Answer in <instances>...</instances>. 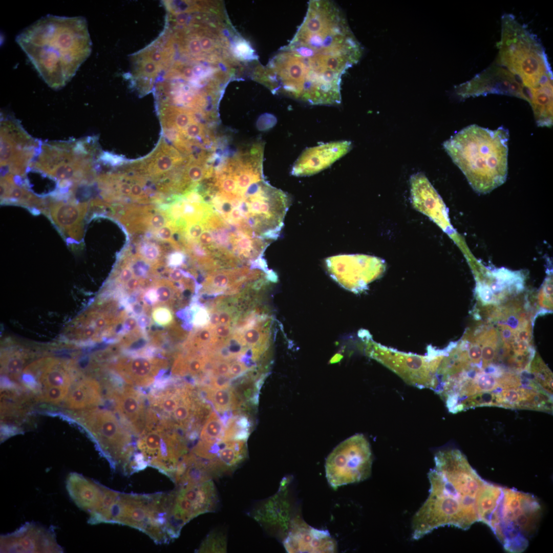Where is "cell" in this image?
I'll list each match as a JSON object with an SVG mask.
<instances>
[{"instance_id": "b9f144b4", "label": "cell", "mask_w": 553, "mask_h": 553, "mask_svg": "<svg viewBox=\"0 0 553 553\" xmlns=\"http://www.w3.org/2000/svg\"><path fill=\"white\" fill-rule=\"evenodd\" d=\"M230 378V377L228 375H217L212 378L211 381L212 388L217 389L228 388Z\"/></svg>"}, {"instance_id": "5bb4252c", "label": "cell", "mask_w": 553, "mask_h": 553, "mask_svg": "<svg viewBox=\"0 0 553 553\" xmlns=\"http://www.w3.org/2000/svg\"><path fill=\"white\" fill-rule=\"evenodd\" d=\"M327 270L337 283L353 292L365 289L384 270L383 263L365 255H338L325 260Z\"/></svg>"}, {"instance_id": "ba28073f", "label": "cell", "mask_w": 553, "mask_h": 553, "mask_svg": "<svg viewBox=\"0 0 553 553\" xmlns=\"http://www.w3.org/2000/svg\"><path fill=\"white\" fill-rule=\"evenodd\" d=\"M361 336L367 356L392 371L410 385L419 389L435 390L437 372L444 350L435 349L431 346L427 354L417 355L382 346L374 341L366 332Z\"/></svg>"}, {"instance_id": "f35d334b", "label": "cell", "mask_w": 553, "mask_h": 553, "mask_svg": "<svg viewBox=\"0 0 553 553\" xmlns=\"http://www.w3.org/2000/svg\"><path fill=\"white\" fill-rule=\"evenodd\" d=\"M156 290L158 301L162 303L168 302L171 299L172 291L170 287L164 285H159Z\"/></svg>"}, {"instance_id": "d6986e66", "label": "cell", "mask_w": 553, "mask_h": 553, "mask_svg": "<svg viewBox=\"0 0 553 553\" xmlns=\"http://www.w3.org/2000/svg\"><path fill=\"white\" fill-rule=\"evenodd\" d=\"M181 152L161 138L156 148L145 158L131 163L126 168L138 174L153 178L168 176L186 163Z\"/></svg>"}, {"instance_id": "91938a15", "label": "cell", "mask_w": 553, "mask_h": 553, "mask_svg": "<svg viewBox=\"0 0 553 553\" xmlns=\"http://www.w3.org/2000/svg\"><path fill=\"white\" fill-rule=\"evenodd\" d=\"M133 311L137 314H140L142 311L141 306L138 304H135L133 306Z\"/></svg>"}, {"instance_id": "3957f363", "label": "cell", "mask_w": 553, "mask_h": 553, "mask_svg": "<svg viewBox=\"0 0 553 553\" xmlns=\"http://www.w3.org/2000/svg\"><path fill=\"white\" fill-rule=\"evenodd\" d=\"M15 40L54 90L71 80L92 51L87 22L82 16L48 14L24 29Z\"/></svg>"}, {"instance_id": "bcb514c9", "label": "cell", "mask_w": 553, "mask_h": 553, "mask_svg": "<svg viewBox=\"0 0 553 553\" xmlns=\"http://www.w3.org/2000/svg\"><path fill=\"white\" fill-rule=\"evenodd\" d=\"M214 329L215 335L222 337L228 336L231 332L230 328L228 325H218Z\"/></svg>"}, {"instance_id": "277c9868", "label": "cell", "mask_w": 553, "mask_h": 553, "mask_svg": "<svg viewBox=\"0 0 553 553\" xmlns=\"http://www.w3.org/2000/svg\"><path fill=\"white\" fill-rule=\"evenodd\" d=\"M509 132L472 124L443 142L445 151L477 192L486 193L502 184L508 168Z\"/></svg>"}, {"instance_id": "d6a6232c", "label": "cell", "mask_w": 553, "mask_h": 553, "mask_svg": "<svg viewBox=\"0 0 553 553\" xmlns=\"http://www.w3.org/2000/svg\"><path fill=\"white\" fill-rule=\"evenodd\" d=\"M68 391V388L54 387L45 388L40 398L48 402H59L66 397Z\"/></svg>"}, {"instance_id": "52a82bcc", "label": "cell", "mask_w": 553, "mask_h": 553, "mask_svg": "<svg viewBox=\"0 0 553 553\" xmlns=\"http://www.w3.org/2000/svg\"><path fill=\"white\" fill-rule=\"evenodd\" d=\"M108 523L136 528L158 544L169 542L166 493H119Z\"/></svg>"}, {"instance_id": "7402d4cb", "label": "cell", "mask_w": 553, "mask_h": 553, "mask_svg": "<svg viewBox=\"0 0 553 553\" xmlns=\"http://www.w3.org/2000/svg\"><path fill=\"white\" fill-rule=\"evenodd\" d=\"M165 363L161 360L138 357L121 359L117 372L130 385L139 387L151 385Z\"/></svg>"}, {"instance_id": "484cf974", "label": "cell", "mask_w": 553, "mask_h": 553, "mask_svg": "<svg viewBox=\"0 0 553 553\" xmlns=\"http://www.w3.org/2000/svg\"><path fill=\"white\" fill-rule=\"evenodd\" d=\"M503 487L485 481L478 494L477 508L479 522L488 526Z\"/></svg>"}, {"instance_id": "60d3db41", "label": "cell", "mask_w": 553, "mask_h": 553, "mask_svg": "<svg viewBox=\"0 0 553 553\" xmlns=\"http://www.w3.org/2000/svg\"><path fill=\"white\" fill-rule=\"evenodd\" d=\"M198 241L201 245L205 247L207 249L210 248L214 242L211 231L208 229H205L199 237Z\"/></svg>"}, {"instance_id": "603a6c76", "label": "cell", "mask_w": 553, "mask_h": 553, "mask_svg": "<svg viewBox=\"0 0 553 553\" xmlns=\"http://www.w3.org/2000/svg\"><path fill=\"white\" fill-rule=\"evenodd\" d=\"M86 208L85 204L72 202H53L50 205L51 215L56 224L75 239L80 237L81 222Z\"/></svg>"}, {"instance_id": "f546056e", "label": "cell", "mask_w": 553, "mask_h": 553, "mask_svg": "<svg viewBox=\"0 0 553 553\" xmlns=\"http://www.w3.org/2000/svg\"><path fill=\"white\" fill-rule=\"evenodd\" d=\"M530 371L535 377V380L545 391L552 394V374L541 359L537 356L533 359Z\"/></svg>"}, {"instance_id": "7bdbcfd3", "label": "cell", "mask_w": 553, "mask_h": 553, "mask_svg": "<svg viewBox=\"0 0 553 553\" xmlns=\"http://www.w3.org/2000/svg\"><path fill=\"white\" fill-rule=\"evenodd\" d=\"M229 369L230 365L227 361H221L215 364L212 373L216 375L229 376Z\"/></svg>"}, {"instance_id": "7a4b0ae2", "label": "cell", "mask_w": 553, "mask_h": 553, "mask_svg": "<svg viewBox=\"0 0 553 553\" xmlns=\"http://www.w3.org/2000/svg\"><path fill=\"white\" fill-rule=\"evenodd\" d=\"M434 462L428 474L429 496L412 518V539L414 540L440 527L466 530L479 522L477 499L485 481L458 449L438 451Z\"/></svg>"}, {"instance_id": "f6af8a7d", "label": "cell", "mask_w": 553, "mask_h": 553, "mask_svg": "<svg viewBox=\"0 0 553 553\" xmlns=\"http://www.w3.org/2000/svg\"><path fill=\"white\" fill-rule=\"evenodd\" d=\"M246 369V368L243 363L239 361L234 362L230 366L229 376L230 378L238 376L244 372Z\"/></svg>"}, {"instance_id": "db71d44e", "label": "cell", "mask_w": 553, "mask_h": 553, "mask_svg": "<svg viewBox=\"0 0 553 553\" xmlns=\"http://www.w3.org/2000/svg\"><path fill=\"white\" fill-rule=\"evenodd\" d=\"M169 276L172 280L178 282L183 279L184 275L180 270L175 269L171 271Z\"/></svg>"}, {"instance_id": "816d5d0a", "label": "cell", "mask_w": 553, "mask_h": 553, "mask_svg": "<svg viewBox=\"0 0 553 553\" xmlns=\"http://www.w3.org/2000/svg\"><path fill=\"white\" fill-rule=\"evenodd\" d=\"M146 302L149 304H152L158 300L156 290L151 289L148 290L145 294Z\"/></svg>"}, {"instance_id": "11a10c76", "label": "cell", "mask_w": 553, "mask_h": 553, "mask_svg": "<svg viewBox=\"0 0 553 553\" xmlns=\"http://www.w3.org/2000/svg\"><path fill=\"white\" fill-rule=\"evenodd\" d=\"M219 313L217 312H213L209 316V326L214 329L219 325Z\"/></svg>"}, {"instance_id": "2e32d148", "label": "cell", "mask_w": 553, "mask_h": 553, "mask_svg": "<svg viewBox=\"0 0 553 553\" xmlns=\"http://www.w3.org/2000/svg\"><path fill=\"white\" fill-rule=\"evenodd\" d=\"M504 94L527 101V88L507 69L493 65L465 84L464 97Z\"/></svg>"}, {"instance_id": "7c38bea8", "label": "cell", "mask_w": 553, "mask_h": 553, "mask_svg": "<svg viewBox=\"0 0 553 553\" xmlns=\"http://www.w3.org/2000/svg\"><path fill=\"white\" fill-rule=\"evenodd\" d=\"M92 156L79 141L52 143L42 150L37 166L62 183H80L93 176Z\"/></svg>"}, {"instance_id": "8d00e7d4", "label": "cell", "mask_w": 553, "mask_h": 553, "mask_svg": "<svg viewBox=\"0 0 553 553\" xmlns=\"http://www.w3.org/2000/svg\"><path fill=\"white\" fill-rule=\"evenodd\" d=\"M215 334L212 328L209 326L208 328L201 329L198 333L196 336L197 342L200 344H207L213 340V337Z\"/></svg>"}, {"instance_id": "ffe728a7", "label": "cell", "mask_w": 553, "mask_h": 553, "mask_svg": "<svg viewBox=\"0 0 553 553\" xmlns=\"http://www.w3.org/2000/svg\"><path fill=\"white\" fill-rule=\"evenodd\" d=\"M283 542L288 552H334L336 543L327 530H319L305 523L293 524Z\"/></svg>"}, {"instance_id": "e575fe53", "label": "cell", "mask_w": 553, "mask_h": 553, "mask_svg": "<svg viewBox=\"0 0 553 553\" xmlns=\"http://www.w3.org/2000/svg\"><path fill=\"white\" fill-rule=\"evenodd\" d=\"M243 338L246 344L256 346L262 342L263 334L258 328H249L244 332Z\"/></svg>"}, {"instance_id": "4dcf8cb0", "label": "cell", "mask_w": 553, "mask_h": 553, "mask_svg": "<svg viewBox=\"0 0 553 553\" xmlns=\"http://www.w3.org/2000/svg\"><path fill=\"white\" fill-rule=\"evenodd\" d=\"M245 275L243 268L237 271H221L209 276L207 283L217 291L221 290L229 287L237 277Z\"/></svg>"}, {"instance_id": "74e56055", "label": "cell", "mask_w": 553, "mask_h": 553, "mask_svg": "<svg viewBox=\"0 0 553 553\" xmlns=\"http://www.w3.org/2000/svg\"><path fill=\"white\" fill-rule=\"evenodd\" d=\"M204 228L205 225L203 222L192 223L188 226L187 235L192 240L197 239L205 230Z\"/></svg>"}, {"instance_id": "d4e9b609", "label": "cell", "mask_w": 553, "mask_h": 553, "mask_svg": "<svg viewBox=\"0 0 553 553\" xmlns=\"http://www.w3.org/2000/svg\"><path fill=\"white\" fill-rule=\"evenodd\" d=\"M101 393L98 384L93 379H85L78 384L69 394L66 402L71 409H79L94 407L100 402Z\"/></svg>"}, {"instance_id": "d590c367", "label": "cell", "mask_w": 553, "mask_h": 553, "mask_svg": "<svg viewBox=\"0 0 553 553\" xmlns=\"http://www.w3.org/2000/svg\"><path fill=\"white\" fill-rule=\"evenodd\" d=\"M208 313L203 308L200 307L195 310L193 317V323L196 327H203L209 323Z\"/></svg>"}, {"instance_id": "680465c9", "label": "cell", "mask_w": 553, "mask_h": 553, "mask_svg": "<svg viewBox=\"0 0 553 553\" xmlns=\"http://www.w3.org/2000/svg\"><path fill=\"white\" fill-rule=\"evenodd\" d=\"M139 284V281L137 279L132 278L127 282V286L131 289H133L137 287Z\"/></svg>"}, {"instance_id": "83f0119b", "label": "cell", "mask_w": 553, "mask_h": 553, "mask_svg": "<svg viewBox=\"0 0 553 553\" xmlns=\"http://www.w3.org/2000/svg\"><path fill=\"white\" fill-rule=\"evenodd\" d=\"M39 380L45 388L54 387L69 388L71 382L68 373L55 363L46 368Z\"/></svg>"}, {"instance_id": "30bf717a", "label": "cell", "mask_w": 553, "mask_h": 553, "mask_svg": "<svg viewBox=\"0 0 553 553\" xmlns=\"http://www.w3.org/2000/svg\"><path fill=\"white\" fill-rule=\"evenodd\" d=\"M372 464L369 442L364 435L357 434L341 442L328 455L325 463L326 478L336 489L369 478Z\"/></svg>"}, {"instance_id": "94428289", "label": "cell", "mask_w": 553, "mask_h": 553, "mask_svg": "<svg viewBox=\"0 0 553 553\" xmlns=\"http://www.w3.org/2000/svg\"><path fill=\"white\" fill-rule=\"evenodd\" d=\"M148 319L145 316H141L139 319V323L142 326H146L148 322Z\"/></svg>"}, {"instance_id": "681fc988", "label": "cell", "mask_w": 553, "mask_h": 553, "mask_svg": "<svg viewBox=\"0 0 553 553\" xmlns=\"http://www.w3.org/2000/svg\"><path fill=\"white\" fill-rule=\"evenodd\" d=\"M143 194V189L141 184L135 183L131 185V197L138 198L141 197Z\"/></svg>"}, {"instance_id": "f907efd6", "label": "cell", "mask_w": 553, "mask_h": 553, "mask_svg": "<svg viewBox=\"0 0 553 553\" xmlns=\"http://www.w3.org/2000/svg\"><path fill=\"white\" fill-rule=\"evenodd\" d=\"M133 276V272L128 267L123 269L120 274V279L123 283H127L132 279Z\"/></svg>"}, {"instance_id": "9a60e30c", "label": "cell", "mask_w": 553, "mask_h": 553, "mask_svg": "<svg viewBox=\"0 0 553 553\" xmlns=\"http://www.w3.org/2000/svg\"><path fill=\"white\" fill-rule=\"evenodd\" d=\"M168 58V49L161 35L131 56L129 79L141 95H146L154 89Z\"/></svg>"}, {"instance_id": "5b68a950", "label": "cell", "mask_w": 553, "mask_h": 553, "mask_svg": "<svg viewBox=\"0 0 553 553\" xmlns=\"http://www.w3.org/2000/svg\"><path fill=\"white\" fill-rule=\"evenodd\" d=\"M497 65L505 67L528 89L552 81L544 49L538 37L511 14L501 18Z\"/></svg>"}, {"instance_id": "44dd1931", "label": "cell", "mask_w": 553, "mask_h": 553, "mask_svg": "<svg viewBox=\"0 0 553 553\" xmlns=\"http://www.w3.org/2000/svg\"><path fill=\"white\" fill-rule=\"evenodd\" d=\"M113 397L117 412L132 431L139 435L146 426L148 408L143 395L133 387L125 386L114 392Z\"/></svg>"}, {"instance_id": "8fae6325", "label": "cell", "mask_w": 553, "mask_h": 553, "mask_svg": "<svg viewBox=\"0 0 553 553\" xmlns=\"http://www.w3.org/2000/svg\"><path fill=\"white\" fill-rule=\"evenodd\" d=\"M167 493V518L172 540L178 537L182 527L198 516L216 510L219 502L211 480L177 486Z\"/></svg>"}, {"instance_id": "cb8c5ba5", "label": "cell", "mask_w": 553, "mask_h": 553, "mask_svg": "<svg viewBox=\"0 0 553 553\" xmlns=\"http://www.w3.org/2000/svg\"><path fill=\"white\" fill-rule=\"evenodd\" d=\"M529 103L539 126L552 125V81L529 89Z\"/></svg>"}, {"instance_id": "ee69618b", "label": "cell", "mask_w": 553, "mask_h": 553, "mask_svg": "<svg viewBox=\"0 0 553 553\" xmlns=\"http://www.w3.org/2000/svg\"><path fill=\"white\" fill-rule=\"evenodd\" d=\"M166 219L161 214H155L150 218V225L154 229H158L165 226Z\"/></svg>"}, {"instance_id": "f1b7e54d", "label": "cell", "mask_w": 553, "mask_h": 553, "mask_svg": "<svg viewBox=\"0 0 553 553\" xmlns=\"http://www.w3.org/2000/svg\"><path fill=\"white\" fill-rule=\"evenodd\" d=\"M207 396L212 401L216 409L220 412L229 410L236 404V399L232 390L228 388L206 389Z\"/></svg>"}, {"instance_id": "ac0fdd59", "label": "cell", "mask_w": 553, "mask_h": 553, "mask_svg": "<svg viewBox=\"0 0 553 553\" xmlns=\"http://www.w3.org/2000/svg\"><path fill=\"white\" fill-rule=\"evenodd\" d=\"M348 141H338L307 148L294 163L291 174L307 176L317 174L331 166L352 148Z\"/></svg>"}, {"instance_id": "4fadbf2b", "label": "cell", "mask_w": 553, "mask_h": 553, "mask_svg": "<svg viewBox=\"0 0 553 553\" xmlns=\"http://www.w3.org/2000/svg\"><path fill=\"white\" fill-rule=\"evenodd\" d=\"M18 124L6 119L1 122V175L23 176L39 146Z\"/></svg>"}, {"instance_id": "e0dca14e", "label": "cell", "mask_w": 553, "mask_h": 553, "mask_svg": "<svg viewBox=\"0 0 553 553\" xmlns=\"http://www.w3.org/2000/svg\"><path fill=\"white\" fill-rule=\"evenodd\" d=\"M55 534L35 523H26L13 533L1 536V552H62Z\"/></svg>"}, {"instance_id": "8992f818", "label": "cell", "mask_w": 553, "mask_h": 553, "mask_svg": "<svg viewBox=\"0 0 553 553\" xmlns=\"http://www.w3.org/2000/svg\"><path fill=\"white\" fill-rule=\"evenodd\" d=\"M541 516V505L534 495L503 487L488 526L506 551L520 553L537 531Z\"/></svg>"}, {"instance_id": "4316f807", "label": "cell", "mask_w": 553, "mask_h": 553, "mask_svg": "<svg viewBox=\"0 0 553 553\" xmlns=\"http://www.w3.org/2000/svg\"><path fill=\"white\" fill-rule=\"evenodd\" d=\"M224 432L222 421L216 413L212 412L205 422L197 442L211 449L212 445L223 441Z\"/></svg>"}, {"instance_id": "c3c4849f", "label": "cell", "mask_w": 553, "mask_h": 553, "mask_svg": "<svg viewBox=\"0 0 553 553\" xmlns=\"http://www.w3.org/2000/svg\"><path fill=\"white\" fill-rule=\"evenodd\" d=\"M173 229L168 226H164L158 231V237L164 240H169L172 237Z\"/></svg>"}, {"instance_id": "f5cc1de1", "label": "cell", "mask_w": 553, "mask_h": 553, "mask_svg": "<svg viewBox=\"0 0 553 553\" xmlns=\"http://www.w3.org/2000/svg\"><path fill=\"white\" fill-rule=\"evenodd\" d=\"M146 271V266L142 262H137L133 266V273L137 276L142 275Z\"/></svg>"}, {"instance_id": "6da1fadb", "label": "cell", "mask_w": 553, "mask_h": 553, "mask_svg": "<svg viewBox=\"0 0 553 553\" xmlns=\"http://www.w3.org/2000/svg\"><path fill=\"white\" fill-rule=\"evenodd\" d=\"M348 35L339 8L308 5L291 42L269 63L267 84L309 104H340L342 76L349 63Z\"/></svg>"}, {"instance_id": "7dc6e473", "label": "cell", "mask_w": 553, "mask_h": 553, "mask_svg": "<svg viewBox=\"0 0 553 553\" xmlns=\"http://www.w3.org/2000/svg\"><path fill=\"white\" fill-rule=\"evenodd\" d=\"M184 256L180 252H175L171 254L169 258V264L172 266H178L181 265L183 262Z\"/></svg>"}, {"instance_id": "9f6ffc18", "label": "cell", "mask_w": 553, "mask_h": 553, "mask_svg": "<svg viewBox=\"0 0 553 553\" xmlns=\"http://www.w3.org/2000/svg\"><path fill=\"white\" fill-rule=\"evenodd\" d=\"M137 325V322L135 318L133 317H129L127 318L124 323V327L126 330L132 331L134 330Z\"/></svg>"}, {"instance_id": "ab89813d", "label": "cell", "mask_w": 553, "mask_h": 553, "mask_svg": "<svg viewBox=\"0 0 553 553\" xmlns=\"http://www.w3.org/2000/svg\"><path fill=\"white\" fill-rule=\"evenodd\" d=\"M142 253L144 257L148 261H154L159 256L158 248L153 244H147L143 246Z\"/></svg>"}, {"instance_id": "6f0895ef", "label": "cell", "mask_w": 553, "mask_h": 553, "mask_svg": "<svg viewBox=\"0 0 553 553\" xmlns=\"http://www.w3.org/2000/svg\"><path fill=\"white\" fill-rule=\"evenodd\" d=\"M231 317L229 313L226 311H221L219 313V325H228L230 322Z\"/></svg>"}, {"instance_id": "9c48e42d", "label": "cell", "mask_w": 553, "mask_h": 553, "mask_svg": "<svg viewBox=\"0 0 553 553\" xmlns=\"http://www.w3.org/2000/svg\"><path fill=\"white\" fill-rule=\"evenodd\" d=\"M83 419L112 467H120L123 473L130 474L132 456L134 457L136 452L130 432L108 410L90 411L85 413Z\"/></svg>"}, {"instance_id": "836d02e7", "label": "cell", "mask_w": 553, "mask_h": 553, "mask_svg": "<svg viewBox=\"0 0 553 553\" xmlns=\"http://www.w3.org/2000/svg\"><path fill=\"white\" fill-rule=\"evenodd\" d=\"M152 318L158 325L161 326H167L173 320V315L171 310L164 306L155 308L152 312Z\"/></svg>"}, {"instance_id": "1f68e13d", "label": "cell", "mask_w": 553, "mask_h": 553, "mask_svg": "<svg viewBox=\"0 0 553 553\" xmlns=\"http://www.w3.org/2000/svg\"><path fill=\"white\" fill-rule=\"evenodd\" d=\"M225 535L219 531L210 533L201 544L198 552H224L227 547Z\"/></svg>"}]
</instances>
